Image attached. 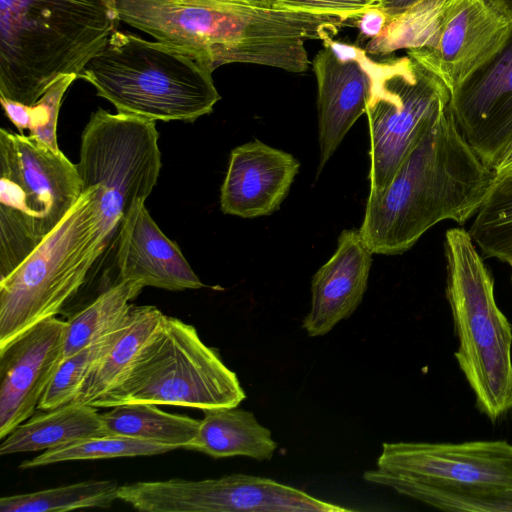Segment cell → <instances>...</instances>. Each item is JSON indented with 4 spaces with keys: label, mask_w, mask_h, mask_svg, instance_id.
I'll return each mask as SVG.
<instances>
[{
    "label": "cell",
    "mask_w": 512,
    "mask_h": 512,
    "mask_svg": "<svg viewBox=\"0 0 512 512\" xmlns=\"http://www.w3.org/2000/svg\"><path fill=\"white\" fill-rule=\"evenodd\" d=\"M494 177L449 107L413 144L387 187L369 193L359 232L373 254H401L438 222L463 224L474 216Z\"/></svg>",
    "instance_id": "obj_1"
},
{
    "label": "cell",
    "mask_w": 512,
    "mask_h": 512,
    "mask_svg": "<svg viewBox=\"0 0 512 512\" xmlns=\"http://www.w3.org/2000/svg\"><path fill=\"white\" fill-rule=\"evenodd\" d=\"M120 21L116 0H0V97L33 105L78 78Z\"/></svg>",
    "instance_id": "obj_2"
},
{
    "label": "cell",
    "mask_w": 512,
    "mask_h": 512,
    "mask_svg": "<svg viewBox=\"0 0 512 512\" xmlns=\"http://www.w3.org/2000/svg\"><path fill=\"white\" fill-rule=\"evenodd\" d=\"M212 72L188 50L117 30L78 78L117 113L191 123L210 114L221 98Z\"/></svg>",
    "instance_id": "obj_3"
},
{
    "label": "cell",
    "mask_w": 512,
    "mask_h": 512,
    "mask_svg": "<svg viewBox=\"0 0 512 512\" xmlns=\"http://www.w3.org/2000/svg\"><path fill=\"white\" fill-rule=\"evenodd\" d=\"M114 234L101 207V188L83 190L60 224L0 279V348L56 316L86 281Z\"/></svg>",
    "instance_id": "obj_4"
},
{
    "label": "cell",
    "mask_w": 512,
    "mask_h": 512,
    "mask_svg": "<svg viewBox=\"0 0 512 512\" xmlns=\"http://www.w3.org/2000/svg\"><path fill=\"white\" fill-rule=\"evenodd\" d=\"M444 248L446 295L459 342L455 358L477 408L496 422L512 410V326L468 231L448 230Z\"/></svg>",
    "instance_id": "obj_5"
},
{
    "label": "cell",
    "mask_w": 512,
    "mask_h": 512,
    "mask_svg": "<svg viewBox=\"0 0 512 512\" xmlns=\"http://www.w3.org/2000/svg\"><path fill=\"white\" fill-rule=\"evenodd\" d=\"M82 193L77 166L60 149L0 129V279L60 224Z\"/></svg>",
    "instance_id": "obj_6"
},
{
    "label": "cell",
    "mask_w": 512,
    "mask_h": 512,
    "mask_svg": "<svg viewBox=\"0 0 512 512\" xmlns=\"http://www.w3.org/2000/svg\"><path fill=\"white\" fill-rule=\"evenodd\" d=\"M246 398L237 375L201 340L194 326L164 315L120 382L89 405H175L200 410L236 407Z\"/></svg>",
    "instance_id": "obj_7"
},
{
    "label": "cell",
    "mask_w": 512,
    "mask_h": 512,
    "mask_svg": "<svg viewBox=\"0 0 512 512\" xmlns=\"http://www.w3.org/2000/svg\"><path fill=\"white\" fill-rule=\"evenodd\" d=\"M451 91L411 56L376 62L366 107L370 135V192L391 182L418 138L450 107Z\"/></svg>",
    "instance_id": "obj_8"
},
{
    "label": "cell",
    "mask_w": 512,
    "mask_h": 512,
    "mask_svg": "<svg viewBox=\"0 0 512 512\" xmlns=\"http://www.w3.org/2000/svg\"><path fill=\"white\" fill-rule=\"evenodd\" d=\"M155 122L99 108L81 134L76 166L83 190L100 186L102 211L114 235L130 208L145 201L157 183L161 152Z\"/></svg>",
    "instance_id": "obj_9"
},
{
    "label": "cell",
    "mask_w": 512,
    "mask_h": 512,
    "mask_svg": "<svg viewBox=\"0 0 512 512\" xmlns=\"http://www.w3.org/2000/svg\"><path fill=\"white\" fill-rule=\"evenodd\" d=\"M131 502L145 512H342L325 502L270 478L230 474L203 480L138 481Z\"/></svg>",
    "instance_id": "obj_10"
},
{
    "label": "cell",
    "mask_w": 512,
    "mask_h": 512,
    "mask_svg": "<svg viewBox=\"0 0 512 512\" xmlns=\"http://www.w3.org/2000/svg\"><path fill=\"white\" fill-rule=\"evenodd\" d=\"M377 468L425 482L512 489V444L386 442Z\"/></svg>",
    "instance_id": "obj_11"
},
{
    "label": "cell",
    "mask_w": 512,
    "mask_h": 512,
    "mask_svg": "<svg viewBox=\"0 0 512 512\" xmlns=\"http://www.w3.org/2000/svg\"><path fill=\"white\" fill-rule=\"evenodd\" d=\"M450 109L464 140L496 170L512 147V29L501 48L451 92Z\"/></svg>",
    "instance_id": "obj_12"
},
{
    "label": "cell",
    "mask_w": 512,
    "mask_h": 512,
    "mask_svg": "<svg viewBox=\"0 0 512 512\" xmlns=\"http://www.w3.org/2000/svg\"><path fill=\"white\" fill-rule=\"evenodd\" d=\"M512 17L486 0H454L432 42L407 50L452 92L504 44Z\"/></svg>",
    "instance_id": "obj_13"
},
{
    "label": "cell",
    "mask_w": 512,
    "mask_h": 512,
    "mask_svg": "<svg viewBox=\"0 0 512 512\" xmlns=\"http://www.w3.org/2000/svg\"><path fill=\"white\" fill-rule=\"evenodd\" d=\"M316 54L320 144L318 172L338 148L355 121L366 112L372 96L376 61L364 49L337 42L331 36Z\"/></svg>",
    "instance_id": "obj_14"
},
{
    "label": "cell",
    "mask_w": 512,
    "mask_h": 512,
    "mask_svg": "<svg viewBox=\"0 0 512 512\" xmlns=\"http://www.w3.org/2000/svg\"><path fill=\"white\" fill-rule=\"evenodd\" d=\"M66 324L47 318L0 348V439L34 414L62 360Z\"/></svg>",
    "instance_id": "obj_15"
},
{
    "label": "cell",
    "mask_w": 512,
    "mask_h": 512,
    "mask_svg": "<svg viewBox=\"0 0 512 512\" xmlns=\"http://www.w3.org/2000/svg\"><path fill=\"white\" fill-rule=\"evenodd\" d=\"M116 262L120 280L141 287L169 291L200 289L204 286L182 254L145 207L136 202L123 218L117 238Z\"/></svg>",
    "instance_id": "obj_16"
},
{
    "label": "cell",
    "mask_w": 512,
    "mask_h": 512,
    "mask_svg": "<svg viewBox=\"0 0 512 512\" xmlns=\"http://www.w3.org/2000/svg\"><path fill=\"white\" fill-rule=\"evenodd\" d=\"M299 168L293 155L259 140L235 147L221 186V211L242 218L272 214L286 198Z\"/></svg>",
    "instance_id": "obj_17"
},
{
    "label": "cell",
    "mask_w": 512,
    "mask_h": 512,
    "mask_svg": "<svg viewBox=\"0 0 512 512\" xmlns=\"http://www.w3.org/2000/svg\"><path fill=\"white\" fill-rule=\"evenodd\" d=\"M372 254L359 230L341 232L336 251L312 279L311 309L302 323L309 336L326 335L358 308L367 289Z\"/></svg>",
    "instance_id": "obj_18"
},
{
    "label": "cell",
    "mask_w": 512,
    "mask_h": 512,
    "mask_svg": "<svg viewBox=\"0 0 512 512\" xmlns=\"http://www.w3.org/2000/svg\"><path fill=\"white\" fill-rule=\"evenodd\" d=\"M163 317L155 306L131 305L114 340L93 364L71 403L89 405L114 388L154 335Z\"/></svg>",
    "instance_id": "obj_19"
},
{
    "label": "cell",
    "mask_w": 512,
    "mask_h": 512,
    "mask_svg": "<svg viewBox=\"0 0 512 512\" xmlns=\"http://www.w3.org/2000/svg\"><path fill=\"white\" fill-rule=\"evenodd\" d=\"M101 413L88 404L69 403L42 410L1 439L0 455L46 451L69 443L107 435Z\"/></svg>",
    "instance_id": "obj_20"
},
{
    "label": "cell",
    "mask_w": 512,
    "mask_h": 512,
    "mask_svg": "<svg viewBox=\"0 0 512 512\" xmlns=\"http://www.w3.org/2000/svg\"><path fill=\"white\" fill-rule=\"evenodd\" d=\"M186 449L213 458L244 456L262 461L273 457L277 443L252 412L236 406L204 410L198 432Z\"/></svg>",
    "instance_id": "obj_21"
},
{
    "label": "cell",
    "mask_w": 512,
    "mask_h": 512,
    "mask_svg": "<svg viewBox=\"0 0 512 512\" xmlns=\"http://www.w3.org/2000/svg\"><path fill=\"white\" fill-rule=\"evenodd\" d=\"M363 478L441 510L512 512V489L425 482L379 468L365 471Z\"/></svg>",
    "instance_id": "obj_22"
},
{
    "label": "cell",
    "mask_w": 512,
    "mask_h": 512,
    "mask_svg": "<svg viewBox=\"0 0 512 512\" xmlns=\"http://www.w3.org/2000/svg\"><path fill=\"white\" fill-rule=\"evenodd\" d=\"M101 417L108 434L132 437L177 448L195 438L200 420L164 412L151 403L111 407Z\"/></svg>",
    "instance_id": "obj_23"
},
{
    "label": "cell",
    "mask_w": 512,
    "mask_h": 512,
    "mask_svg": "<svg viewBox=\"0 0 512 512\" xmlns=\"http://www.w3.org/2000/svg\"><path fill=\"white\" fill-rule=\"evenodd\" d=\"M467 231L485 256L512 267V168L495 172Z\"/></svg>",
    "instance_id": "obj_24"
},
{
    "label": "cell",
    "mask_w": 512,
    "mask_h": 512,
    "mask_svg": "<svg viewBox=\"0 0 512 512\" xmlns=\"http://www.w3.org/2000/svg\"><path fill=\"white\" fill-rule=\"evenodd\" d=\"M142 289L138 284L119 280L70 317L66 321L62 359L90 345L115 327Z\"/></svg>",
    "instance_id": "obj_25"
},
{
    "label": "cell",
    "mask_w": 512,
    "mask_h": 512,
    "mask_svg": "<svg viewBox=\"0 0 512 512\" xmlns=\"http://www.w3.org/2000/svg\"><path fill=\"white\" fill-rule=\"evenodd\" d=\"M454 0H421L402 14L388 19L381 33L364 50L386 55L399 49L428 46L445 21Z\"/></svg>",
    "instance_id": "obj_26"
},
{
    "label": "cell",
    "mask_w": 512,
    "mask_h": 512,
    "mask_svg": "<svg viewBox=\"0 0 512 512\" xmlns=\"http://www.w3.org/2000/svg\"><path fill=\"white\" fill-rule=\"evenodd\" d=\"M113 480H86L31 493L3 496L1 512H65L83 508H106L118 499Z\"/></svg>",
    "instance_id": "obj_27"
},
{
    "label": "cell",
    "mask_w": 512,
    "mask_h": 512,
    "mask_svg": "<svg viewBox=\"0 0 512 512\" xmlns=\"http://www.w3.org/2000/svg\"><path fill=\"white\" fill-rule=\"evenodd\" d=\"M174 447L120 435H103L78 440L49 449L23 461L19 468L29 469L74 460L153 456L174 450Z\"/></svg>",
    "instance_id": "obj_28"
},
{
    "label": "cell",
    "mask_w": 512,
    "mask_h": 512,
    "mask_svg": "<svg viewBox=\"0 0 512 512\" xmlns=\"http://www.w3.org/2000/svg\"><path fill=\"white\" fill-rule=\"evenodd\" d=\"M122 320L90 345L61 360L40 399L38 409H54L76 398L91 367L114 340Z\"/></svg>",
    "instance_id": "obj_29"
},
{
    "label": "cell",
    "mask_w": 512,
    "mask_h": 512,
    "mask_svg": "<svg viewBox=\"0 0 512 512\" xmlns=\"http://www.w3.org/2000/svg\"><path fill=\"white\" fill-rule=\"evenodd\" d=\"M77 75L63 76L52 84L33 105H26L27 130L36 142L59 150L57 122L63 97Z\"/></svg>",
    "instance_id": "obj_30"
},
{
    "label": "cell",
    "mask_w": 512,
    "mask_h": 512,
    "mask_svg": "<svg viewBox=\"0 0 512 512\" xmlns=\"http://www.w3.org/2000/svg\"><path fill=\"white\" fill-rule=\"evenodd\" d=\"M271 8L331 15L343 22L379 8V0H260Z\"/></svg>",
    "instance_id": "obj_31"
},
{
    "label": "cell",
    "mask_w": 512,
    "mask_h": 512,
    "mask_svg": "<svg viewBox=\"0 0 512 512\" xmlns=\"http://www.w3.org/2000/svg\"><path fill=\"white\" fill-rule=\"evenodd\" d=\"M358 19L360 34L369 40L377 37L387 22V16L379 8L368 10Z\"/></svg>",
    "instance_id": "obj_32"
},
{
    "label": "cell",
    "mask_w": 512,
    "mask_h": 512,
    "mask_svg": "<svg viewBox=\"0 0 512 512\" xmlns=\"http://www.w3.org/2000/svg\"><path fill=\"white\" fill-rule=\"evenodd\" d=\"M421 0H379V9L387 16V20L394 18L417 4Z\"/></svg>",
    "instance_id": "obj_33"
},
{
    "label": "cell",
    "mask_w": 512,
    "mask_h": 512,
    "mask_svg": "<svg viewBox=\"0 0 512 512\" xmlns=\"http://www.w3.org/2000/svg\"><path fill=\"white\" fill-rule=\"evenodd\" d=\"M502 13L512 17V0H486Z\"/></svg>",
    "instance_id": "obj_34"
},
{
    "label": "cell",
    "mask_w": 512,
    "mask_h": 512,
    "mask_svg": "<svg viewBox=\"0 0 512 512\" xmlns=\"http://www.w3.org/2000/svg\"><path fill=\"white\" fill-rule=\"evenodd\" d=\"M512 168V147L498 166V168L495 170V172L504 171Z\"/></svg>",
    "instance_id": "obj_35"
},
{
    "label": "cell",
    "mask_w": 512,
    "mask_h": 512,
    "mask_svg": "<svg viewBox=\"0 0 512 512\" xmlns=\"http://www.w3.org/2000/svg\"><path fill=\"white\" fill-rule=\"evenodd\" d=\"M511 280H512V278H511Z\"/></svg>",
    "instance_id": "obj_36"
}]
</instances>
